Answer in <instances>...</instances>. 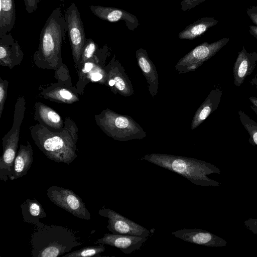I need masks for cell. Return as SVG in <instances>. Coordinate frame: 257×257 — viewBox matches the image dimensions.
Segmentation results:
<instances>
[{"label":"cell","mask_w":257,"mask_h":257,"mask_svg":"<svg viewBox=\"0 0 257 257\" xmlns=\"http://www.w3.org/2000/svg\"><path fill=\"white\" fill-rule=\"evenodd\" d=\"M248 99L252 105L257 108V97L251 96Z\"/></svg>","instance_id":"33"},{"label":"cell","mask_w":257,"mask_h":257,"mask_svg":"<svg viewBox=\"0 0 257 257\" xmlns=\"http://www.w3.org/2000/svg\"><path fill=\"white\" fill-rule=\"evenodd\" d=\"M33 151L29 142L26 145L21 144L17 153L12 169L11 181L22 178L30 169L33 162Z\"/></svg>","instance_id":"20"},{"label":"cell","mask_w":257,"mask_h":257,"mask_svg":"<svg viewBox=\"0 0 257 257\" xmlns=\"http://www.w3.org/2000/svg\"><path fill=\"white\" fill-rule=\"evenodd\" d=\"M64 17L73 59L76 68L80 61L82 50L87 39L80 13L74 2L66 9Z\"/></svg>","instance_id":"7"},{"label":"cell","mask_w":257,"mask_h":257,"mask_svg":"<svg viewBox=\"0 0 257 257\" xmlns=\"http://www.w3.org/2000/svg\"><path fill=\"white\" fill-rule=\"evenodd\" d=\"M246 14L252 23L257 26V6L248 8Z\"/></svg>","instance_id":"31"},{"label":"cell","mask_w":257,"mask_h":257,"mask_svg":"<svg viewBox=\"0 0 257 257\" xmlns=\"http://www.w3.org/2000/svg\"><path fill=\"white\" fill-rule=\"evenodd\" d=\"M250 108L257 115V108L254 106L253 105H250Z\"/></svg>","instance_id":"35"},{"label":"cell","mask_w":257,"mask_h":257,"mask_svg":"<svg viewBox=\"0 0 257 257\" xmlns=\"http://www.w3.org/2000/svg\"><path fill=\"white\" fill-rule=\"evenodd\" d=\"M243 222L244 227L257 235V218H248L245 220Z\"/></svg>","instance_id":"29"},{"label":"cell","mask_w":257,"mask_h":257,"mask_svg":"<svg viewBox=\"0 0 257 257\" xmlns=\"http://www.w3.org/2000/svg\"><path fill=\"white\" fill-rule=\"evenodd\" d=\"M24 221L35 224L37 227L43 225L40 219L45 218L47 214L41 203L36 199H27L20 205Z\"/></svg>","instance_id":"22"},{"label":"cell","mask_w":257,"mask_h":257,"mask_svg":"<svg viewBox=\"0 0 257 257\" xmlns=\"http://www.w3.org/2000/svg\"><path fill=\"white\" fill-rule=\"evenodd\" d=\"M249 33L257 39V26L250 25L249 26Z\"/></svg>","instance_id":"32"},{"label":"cell","mask_w":257,"mask_h":257,"mask_svg":"<svg viewBox=\"0 0 257 257\" xmlns=\"http://www.w3.org/2000/svg\"><path fill=\"white\" fill-rule=\"evenodd\" d=\"M9 82L0 77V118L4 108V105L7 98Z\"/></svg>","instance_id":"27"},{"label":"cell","mask_w":257,"mask_h":257,"mask_svg":"<svg viewBox=\"0 0 257 257\" xmlns=\"http://www.w3.org/2000/svg\"><path fill=\"white\" fill-rule=\"evenodd\" d=\"M16 19L14 0H0V37L12 31Z\"/></svg>","instance_id":"23"},{"label":"cell","mask_w":257,"mask_h":257,"mask_svg":"<svg viewBox=\"0 0 257 257\" xmlns=\"http://www.w3.org/2000/svg\"><path fill=\"white\" fill-rule=\"evenodd\" d=\"M98 214L108 218L107 228L113 234L148 237L150 231L109 208H102Z\"/></svg>","instance_id":"9"},{"label":"cell","mask_w":257,"mask_h":257,"mask_svg":"<svg viewBox=\"0 0 257 257\" xmlns=\"http://www.w3.org/2000/svg\"><path fill=\"white\" fill-rule=\"evenodd\" d=\"M104 245L99 243L98 245L84 247L71 252L67 253L64 255L63 257H100L101 256L100 254L105 249Z\"/></svg>","instance_id":"25"},{"label":"cell","mask_w":257,"mask_h":257,"mask_svg":"<svg viewBox=\"0 0 257 257\" xmlns=\"http://www.w3.org/2000/svg\"><path fill=\"white\" fill-rule=\"evenodd\" d=\"M172 234L185 241L206 246L221 247L227 244V241L222 238L198 228L181 229L172 232Z\"/></svg>","instance_id":"10"},{"label":"cell","mask_w":257,"mask_h":257,"mask_svg":"<svg viewBox=\"0 0 257 257\" xmlns=\"http://www.w3.org/2000/svg\"><path fill=\"white\" fill-rule=\"evenodd\" d=\"M98 49V45L92 39H87L82 50L80 61L78 67L92 58Z\"/></svg>","instance_id":"26"},{"label":"cell","mask_w":257,"mask_h":257,"mask_svg":"<svg viewBox=\"0 0 257 257\" xmlns=\"http://www.w3.org/2000/svg\"><path fill=\"white\" fill-rule=\"evenodd\" d=\"M78 94L76 87H70L59 82L44 89L39 94L51 101L67 104L78 101Z\"/></svg>","instance_id":"18"},{"label":"cell","mask_w":257,"mask_h":257,"mask_svg":"<svg viewBox=\"0 0 257 257\" xmlns=\"http://www.w3.org/2000/svg\"><path fill=\"white\" fill-rule=\"evenodd\" d=\"M92 13L99 19L109 22L124 21L128 30L134 31L140 25L136 16L122 9L101 6H90Z\"/></svg>","instance_id":"13"},{"label":"cell","mask_w":257,"mask_h":257,"mask_svg":"<svg viewBox=\"0 0 257 257\" xmlns=\"http://www.w3.org/2000/svg\"><path fill=\"white\" fill-rule=\"evenodd\" d=\"M229 41V38H224L211 43L205 42L200 44L177 62L175 66V71L179 74L195 71L215 55Z\"/></svg>","instance_id":"6"},{"label":"cell","mask_w":257,"mask_h":257,"mask_svg":"<svg viewBox=\"0 0 257 257\" xmlns=\"http://www.w3.org/2000/svg\"><path fill=\"white\" fill-rule=\"evenodd\" d=\"M34 119L51 130H61L64 126V121L61 116L42 102H37L35 104Z\"/></svg>","instance_id":"19"},{"label":"cell","mask_w":257,"mask_h":257,"mask_svg":"<svg viewBox=\"0 0 257 257\" xmlns=\"http://www.w3.org/2000/svg\"><path fill=\"white\" fill-rule=\"evenodd\" d=\"M29 130L35 145L50 160L69 164L77 157L78 128L71 117L65 118L61 130H51L38 123Z\"/></svg>","instance_id":"1"},{"label":"cell","mask_w":257,"mask_h":257,"mask_svg":"<svg viewBox=\"0 0 257 257\" xmlns=\"http://www.w3.org/2000/svg\"><path fill=\"white\" fill-rule=\"evenodd\" d=\"M31 244L33 257H57L68 253L82 243L71 229L44 224L34 231Z\"/></svg>","instance_id":"4"},{"label":"cell","mask_w":257,"mask_h":257,"mask_svg":"<svg viewBox=\"0 0 257 257\" xmlns=\"http://www.w3.org/2000/svg\"><path fill=\"white\" fill-rule=\"evenodd\" d=\"M206 0H182L180 3L184 12L191 10Z\"/></svg>","instance_id":"28"},{"label":"cell","mask_w":257,"mask_h":257,"mask_svg":"<svg viewBox=\"0 0 257 257\" xmlns=\"http://www.w3.org/2000/svg\"><path fill=\"white\" fill-rule=\"evenodd\" d=\"M257 63V53L247 52L244 46L238 52L233 67L234 83L240 86L253 71Z\"/></svg>","instance_id":"15"},{"label":"cell","mask_w":257,"mask_h":257,"mask_svg":"<svg viewBox=\"0 0 257 257\" xmlns=\"http://www.w3.org/2000/svg\"><path fill=\"white\" fill-rule=\"evenodd\" d=\"M250 83L257 89V75L251 79Z\"/></svg>","instance_id":"34"},{"label":"cell","mask_w":257,"mask_h":257,"mask_svg":"<svg viewBox=\"0 0 257 257\" xmlns=\"http://www.w3.org/2000/svg\"><path fill=\"white\" fill-rule=\"evenodd\" d=\"M238 113L241 124L249 136V143L253 146H257V122L243 111L239 110Z\"/></svg>","instance_id":"24"},{"label":"cell","mask_w":257,"mask_h":257,"mask_svg":"<svg viewBox=\"0 0 257 257\" xmlns=\"http://www.w3.org/2000/svg\"><path fill=\"white\" fill-rule=\"evenodd\" d=\"M24 53L10 33L0 37V64L12 69L21 63Z\"/></svg>","instance_id":"12"},{"label":"cell","mask_w":257,"mask_h":257,"mask_svg":"<svg viewBox=\"0 0 257 257\" xmlns=\"http://www.w3.org/2000/svg\"><path fill=\"white\" fill-rule=\"evenodd\" d=\"M138 64L140 67L148 85V90L153 98L159 88V77L156 67L149 58L146 50L140 48L136 52Z\"/></svg>","instance_id":"16"},{"label":"cell","mask_w":257,"mask_h":257,"mask_svg":"<svg viewBox=\"0 0 257 257\" xmlns=\"http://www.w3.org/2000/svg\"><path fill=\"white\" fill-rule=\"evenodd\" d=\"M96 123L107 136L119 141L143 139L147 136L143 128L131 117L109 108L95 114Z\"/></svg>","instance_id":"5"},{"label":"cell","mask_w":257,"mask_h":257,"mask_svg":"<svg viewBox=\"0 0 257 257\" xmlns=\"http://www.w3.org/2000/svg\"><path fill=\"white\" fill-rule=\"evenodd\" d=\"M218 22L213 17L201 18L187 26L179 34L178 38L181 40H193L201 36Z\"/></svg>","instance_id":"21"},{"label":"cell","mask_w":257,"mask_h":257,"mask_svg":"<svg viewBox=\"0 0 257 257\" xmlns=\"http://www.w3.org/2000/svg\"><path fill=\"white\" fill-rule=\"evenodd\" d=\"M67 31L65 17L59 8L54 9L43 27L33 60L38 68L56 70L63 65L62 44Z\"/></svg>","instance_id":"2"},{"label":"cell","mask_w":257,"mask_h":257,"mask_svg":"<svg viewBox=\"0 0 257 257\" xmlns=\"http://www.w3.org/2000/svg\"><path fill=\"white\" fill-rule=\"evenodd\" d=\"M222 91V89L219 86L210 91L194 114L191 123V130L199 126L211 113L217 109L221 100Z\"/></svg>","instance_id":"17"},{"label":"cell","mask_w":257,"mask_h":257,"mask_svg":"<svg viewBox=\"0 0 257 257\" xmlns=\"http://www.w3.org/2000/svg\"><path fill=\"white\" fill-rule=\"evenodd\" d=\"M104 69L107 74V79H111L114 81V85L111 90L114 94L118 93L121 95L127 97L134 93L131 81L115 56L104 67Z\"/></svg>","instance_id":"11"},{"label":"cell","mask_w":257,"mask_h":257,"mask_svg":"<svg viewBox=\"0 0 257 257\" xmlns=\"http://www.w3.org/2000/svg\"><path fill=\"white\" fill-rule=\"evenodd\" d=\"M47 196L57 206L75 217L90 220V214L82 199L69 189L52 186L47 189Z\"/></svg>","instance_id":"8"},{"label":"cell","mask_w":257,"mask_h":257,"mask_svg":"<svg viewBox=\"0 0 257 257\" xmlns=\"http://www.w3.org/2000/svg\"><path fill=\"white\" fill-rule=\"evenodd\" d=\"M147 240V237L136 235L106 233L94 243H101L119 248L125 254H130L140 249Z\"/></svg>","instance_id":"14"},{"label":"cell","mask_w":257,"mask_h":257,"mask_svg":"<svg viewBox=\"0 0 257 257\" xmlns=\"http://www.w3.org/2000/svg\"><path fill=\"white\" fill-rule=\"evenodd\" d=\"M176 173L193 184L203 187L219 186L221 183L207 175L220 174L221 170L215 165L195 158L169 154L152 153L141 159Z\"/></svg>","instance_id":"3"},{"label":"cell","mask_w":257,"mask_h":257,"mask_svg":"<svg viewBox=\"0 0 257 257\" xmlns=\"http://www.w3.org/2000/svg\"><path fill=\"white\" fill-rule=\"evenodd\" d=\"M26 10L28 14L34 12L38 8L40 0H24Z\"/></svg>","instance_id":"30"}]
</instances>
